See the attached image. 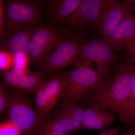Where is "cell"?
Wrapping results in <instances>:
<instances>
[{
    "label": "cell",
    "instance_id": "6da1fadb",
    "mask_svg": "<svg viewBox=\"0 0 135 135\" xmlns=\"http://www.w3.org/2000/svg\"><path fill=\"white\" fill-rule=\"evenodd\" d=\"M81 100L86 107L110 112L120 122L135 127V104L128 68L125 62L119 66L113 77Z\"/></svg>",
    "mask_w": 135,
    "mask_h": 135
},
{
    "label": "cell",
    "instance_id": "7a4b0ae2",
    "mask_svg": "<svg viewBox=\"0 0 135 135\" xmlns=\"http://www.w3.org/2000/svg\"><path fill=\"white\" fill-rule=\"evenodd\" d=\"M8 90V120L19 130L20 135H37L46 118L40 116L25 94L16 90Z\"/></svg>",
    "mask_w": 135,
    "mask_h": 135
},
{
    "label": "cell",
    "instance_id": "3957f363",
    "mask_svg": "<svg viewBox=\"0 0 135 135\" xmlns=\"http://www.w3.org/2000/svg\"><path fill=\"white\" fill-rule=\"evenodd\" d=\"M42 2L31 0H9L5 2V35L3 38L25 27L43 24L41 8Z\"/></svg>",
    "mask_w": 135,
    "mask_h": 135
},
{
    "label": "cell",
    "instance_id": "277c9868",
    "mask_svg": "<svg viewBox=\"0 0 135 135\" xmlns=\"http://www.w3.org/2000/svg\"><path fill=\"white\" fill-rule=\"evenodd\" d=\"M84 41L80 36H66L36 67L42 74L50 76L62 72L65 68L78 62Z\"/></svg>",
    "mask_w": 135,
    "mask_h": 135
},
{
    "label": "cell",
    "instance_id": "5b68a950",
    "mask_svg": "<svg viewBox=\"0 0 135 135\" xmlns=\"http://www.w3.org/2000/svg\"><path fill=\"white\" fill-rule=\"evenodd\" d=\"M64 84L61 102L82 100L101 84L95 71L89 66L79 65L64 73Z\"/></svg>",
    "mask_w": 135,
    "mask_h": 135
},
{
    "label": "cell",
    "instance_id": "8992f818",
    "mask_svg": "<svg viewBox=\"0 0 135 135\" xmlns=\"http://www.w3.org/2000/svg\"><path fill=\"white\" fill-rule=\"evenodd\" d=\"M80 57L88 65L90 62L96 64V72L101 84L109 80L116 63L113 49L101 40L86 41L83 44Z\"/></svg>",
    "mask_w": 135,
    "mask_h": 135
},
{
    "label": "cell",
    "instance_id": "52a82bcc",
    "mask_svg": "<svg viewBox=\"0 0 135 135\" xmlns=\"http://www.w3.org/2000/svg\"><path fill=\"white\" fill-rule=\"evenodd\" d=\"M68 30L44 24L33 34L28 49L29 60L36 65L70 33Z\"/></svg>",
    "mask_w": 135,
    "mask_h": 135
},
{
    "label": "cell",
    "instance_id": "ba28073f",
    "mask_svg": "<svg viewBox=\"0 0 135 135\" xmlns=\"http://www.w3.org/2000/svg\"><path fill=\"white\" fill-rule=\"evenodd\" d=\"M64 84V75L62 72L50 76L42 83L35 94V108L42 118L50 116V111L58 103Z\"/></svg>",
    "mask_w": 135,
    "mask_h": 135
},
{
    "label": "cell",
    "instance_id": "9c48e42d",
    "mask_svg": "<svg viewBox=\"0 0 135 135\" xmlns=\"http://www.w3.org/2000/svg\"><path fill=\"white\" fill-rule=\"evenodd\" d=\"M128 5H121L115 0H103L101 13L91 27L101 35L107 38L113 32L128 13Z\"/></svg>",
    "mask_w": 135,
    "mask_h": 135
},
{
    "label": "cell",
    "instance_id": "30bf717a",
    "mask_svg": "<svg viewBox=\"0 0 135 135\" xmlns=\"http://www.w3.org/2000/svg\"><path fill=\"white\" fill-rule=\"evenodd\" d=\"M103 0H81L78 7L62 24L75 29L91 26L101 13Z\"/></svg>",
    "mask_w": 135,
    "mask_h": 135
},
{
    "label": "cell",
    "instance_id": "8fae6325",
    "mask_svg": "<svg viewBox=\"0 0 135 135\" xmlns=\"http://www.w3.org/2000/svg\"><path fill=\"white\" fill-rule=\"evenodd\" d=\"M43 24L27 27L5 36L1 40V50L13 56L20 54L27 55L33 34Z\"/></svg>",
    "mask_w": 135,
    "mask_h": 135
},
{
    "label": "cell",
    "instance_id": "7c38bea8",
    "mask_svg": "<svg viewBox=\"0 0 135 135\" xmlns=\"http://www.w3.org/2000/svg\"><path fill=\"white\" fill-rule=\"evenodd\" d=\"M135 16L128 12L112 34L102 40L113 49H126L135 41Z\"/></svg>",
    "mask_w": 135,
    "mask_h": 135
},
{
    "label": "cell",
    "instance_id": "4fadbf2b",
    "mask_svg": "<svg viewBox=\"0 0 135 135\" xmlns=\"http://www.w3.org/2000/svg\"><path fill=\"white\" fill-rule=\"evenodd\" d=\"M116 115L108 111L86 107L82 122V129L98 131L100 132L112 127Z\"/></svg>",
    "mask_w": 135,
    "mask_h": 135
},
{
    "label": "cell",
    "instance_id": "5bb4252c",
    "mask_svg": "<svg viewBox=\"0 0 135 135\" xmlns=\"http://www.w3.org/2000/svg\"><path fill=\"white\" fill-rule=\"evenodd\" d=\"M81 0H50L46 1L50 14L56 22L62 24L75 11Z\"/></svg>",
    "mask_w": 135,
    "mask_h": 135
},
{
    "label": "cell",
    "instance_id": "9a60e30c",
    "mask_svg": "<svg viewBox=\"0 0 135 135\" xmlns=\"http://www.w3.org/2000/svg\"><path fill=\"white\" fill-rule=\"evenodd\" d=\"M45 80L41 73L27 71L21 78L16 90L25 94H35Z\"/></svg>",
    "mask_w": 135,
    "mask_h": 135
},
{
    "label": "cell",
    "instance_id": "2e32d148",
    "mask_svg": "<svg viewBox=\"0 0 135 135\" xmlns=\"http://www.w3.org/2000/svg\"><path fill=\"white\" fill-rule=\"evenodd\" d=\"M62 103L71 119L74 132L82 129V122L85 108L78 101Z\"/></svg>",
    "mask_w": 135,
    "mask_h": 135
},
{
    "label": "cell",
    "instance_id": "e0dca14e",
    "mask_svg": "<svg viewBox=\"0 0 135 135\" xmlns=\"http://www.w3.org/2000/svg\"><path fill=\"white\" fill-rule=\"evenodd\" d=\"M53 109V118L59 122L66 134L74 133L71 119L62 102H58Z\"/></svg>",
    "mask_w": 135,
    "mask_h": 135
},
{
    "label": "cell",
    "instance_id": "ac0fdd59",
    "mask_svg": "<svg viewBox=\"0 0 135 135\" xmlns=\"http://www.w3.org/2000/svg\"><path fill=\"white\" fill-rule=\"evenodd\" d=\"M49 116L44 120L40 128L56 134L67 135L59 122L56 118H50Z\"/></svg>",
    "mask_w": 135,
    "mask_h": 135
},
{
    "label": "cell",
    "instance_id": "d6986e66",
    "mask_svg": "<svg viewBox=\"0 0 135 135\" xmlns=\"http://www.w3.org/2000/svg\"><path fill=\"white\" fill-rule=\"evenodd\" d=\"M14 56L5 51H0V70L3 73L12 69Z\"/></svg>",
    "mask_w": 135,
    "mask_h": 135
},
{
    "label": "cell",
    "instance_id": "ffe728a7",
    "mask_svg": "<svg viewBox=\"0 0 135 135\" xmlns=\"http://www.w3.org/2000/svg\"><path fill=\"white\" fill-rule=\"evenodd\" d=\"M29 57L27 55L20 54L14 56L13 68L26 73Z\"/></svg>",
    "mask_w": 135,
    "mask_h": 135
},
{
    "label": "cell",
    "instance_id": "44dd1931",
    "mask_svg": "<svg viewBox=\"0 0 135 135\" xmlns=\"http://www.w3.org/2000/svg\"><path fill=\"white\" fill-rule=\"evenodd\" d=\"M0 135H21L19 130L7 120L0 125Z\"/></svg>",
    "mask_w": 135,
    "mask_h": 135
},
{
    "label": "cell",
    "instance_id": "7402d4cb",
    "mask_svg": "<svg viewBox=\"0 0 135 135\" xmlns=\"http://www.w3.org/2000/svg\"><path fill=\"white\" fill-rule=\"evenodd\" d=\"M9 102V96L2 83L0 84V114L3 113L7 110Z\"/></svg>",
    "mask_w": 135,
    "mask_h": 135
},
{
    "label": "cell",
    "instance_id": "603a6c76",
    "mask_svg": "<svg viewBox=\"0 0 135 135\" xmlns=\"http://www.w3.org/2000/svg\"><path fill=\"white\" fill-rule=\"evenodd\" d=\"M127 57L126 64L135 68V41L126 48Z\"/></svg>",
    "mask_w": 135,
    "mask_h": 135
},
{
    "label": "cell",
    "instance_id": "cb8c5ba5",
    "mask_svg": "<svg viewBox=\"0 0 135 135\" xmlns=\"http://www.w3.org/2000/svg\"><path fill=\"white\" fill-rule=\"evenodd\" d=\"M5 1H0V37L1 40L3 38L5 35L4 28V12Z\"/></svg>",
    "mask_w": 135,
    "mask_h": 135
},
{
    "label": "cell",
    "instance_id": "d4e9b609",
    "mask_svg": "<svg viewBox=\"0 0 135 135\" xmlns=\"http://www.w3.org/2000/svg\"><path fill=\"white\" fill-rule=\"evenodd\" d=\"M127 65L129 72L131 90L135 104V68Z\"/></svg>",
    "mask_w": 135,
    "mask_h": 135
},
{
    "label": "cell",
    "instance_id": "484cf974",
    "mask_svg": "<svg viewBox=\"0 0 135 135\" xmlns=\"http://www.w3.org/2000/svg\"><path fill=\"white\" fill-rule=\"evenodd\" d=\"M120 129L119 127H112L100 132L98 135H118Z\"/></svg>",
    "mask_w": 135,
    "mask_h": 135
},
{
    "label": "cell",
    "instance_id": "4316f807",
    "mask_svg": "<svg viewBox=\"0 0 135 135\" xmlns=\"http://www.w3.org/2000/svg\"><path fill=\"white\" fill-rule=\"evenodd\" d=\"M37 135H60L45 131L40 128Z\"/></svg>",
    "mask_w": 135,
    "mask_h": 135
},
{
    "label": "cell",
    "instance_id": "83f0119b",
    "mask_svg": "<svg viewBox=\"0 0 135 135\" xmlns=\"http://www.w3.org/2000/svg\"><path fill=\"white\" fill-rule=\"evenodd\" d=\"M118 135H135V127L128 132L122 134H119Z\"/></svg>",
    "mask_w": 135,
    "mask_h": 135
},
{
    "label": "cell",
    "instance_id": "f1b7e54d",
    "mask_svg": "<svg viewBox=\"0 0 135 135\" xmlns=\"http://www.w3.org/2000/svg\"><path fill=\"white\" fill-rule=\"evenodd\" d=\"M83 135L79 134V135Z\"/></svg>",
    "mask_w": 135,
    "mask_h": 135
},
{
    "label": "cell",
    "instance_id": "f546056e",
    "mask_svg": "<svg viewBox=\"0 0 135 135\" xmlns=\"http://www.w3.org/2000/svg\"></svg>",
    "mask_w": 135,
    "mask_h": 135
}]
</instances>
